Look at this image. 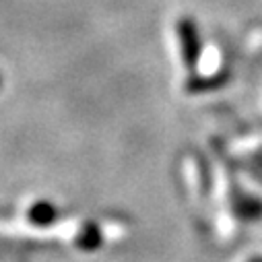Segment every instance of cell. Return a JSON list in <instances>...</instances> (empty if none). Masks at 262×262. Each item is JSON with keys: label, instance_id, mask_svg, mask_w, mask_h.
<instances>
[{"label": "cell", "instance_id": "6da1fadb", "mask_svg": "<svg viewBox=\"0 0 262 262\" xmlns=\"http://www.w3.org/2000/svg\"><path fill=\"white\" fill-rule=\"evenodd\" d=\"M178 39H180L182 60L186 64V69L194 71L203 54V41H201V33H199V27H196L194 19L182 17L178 21Z\"/></svg>", "mask_w": 262, "mask_h": 262}, {"label": "cell", "instance_id": "7a4b0ae2", "mask_svg": "<svg viewBox=\"0 0 262 262\" xmlns=\"http://www.w3.org/2000/svg\"><path fill=\"white\" fill-rule=\"evenodd\" d=\"M27 219H29L33 225H50V223L56 219V209H54L50 203H46V201L35 203V205L29 209Z\"/></svg>", "mask_w": 262, "mask_h": 262}, {"label": "cell", "instance_id": "3957f363", "mask_svg": "<svg viewBox=\"0 0 262 262\" xmlns=\"http://www.w3.org/2000/svg\"><path fill=\"white\" fill-rule=\"evenodd\" d=\"M227 79H229L227 73H221V75L211 77V79H192V81H188L186 89L190 93H205V91H213V89L223 87L227 83Z\"/></svg>", "mask_w": 262, "mask_h": 262}, {"label": "cell", "instance_id": "277c9868", "mask_svg": "<svg viewBox=\"0 0 262 262\" xmlns=\"http://www.w3.org/2000/svg\"><path fill=\"white\" fill-rule=\"evenodd\" d=\"M0 87H3V77H0Z\"/></svg>", "mask_w": 262, "mask_h": 262}]
</instances>
